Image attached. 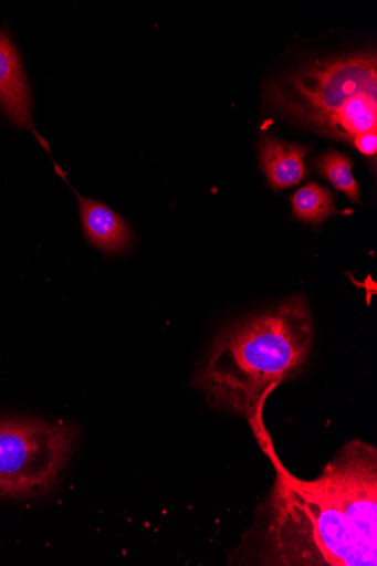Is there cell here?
Returning a JSON list of instances; mask_svg holds the SVG:
<instances>
[{
    "label": "cell",
    "mask_w": 377,
    "mask_h": 566,
    "mask_svg": "<svg viewBox=\"0 0 377 566\" xmlns=\"http://www.w3.org/2000/svg\"><path fill=\"white\" fill-rule=\"evenodd\" d=\"M292 202L294 216L308 223H320L335 212L331 191L313 182L301 188Z\"/></svg>",
    "instance_id": "obj_8"
},
{
    "label": "cell",
    "mask_w": 377,
    "mask_h": 566,
    "mask_svg": "<svg viewBox=\"0 0 377 566\" xmlns=\"http://www.w3.org/2000/svg\"><path fill=\"white\" fill-rule=\"evenodd\" d=\"M308 149L264 137L261 142V164L269 184L284 189L299 185L307 175L304 158Z\"/></svg>",
    "instance_id": "obj_7"
},
{
    "label": "cell",
    "mask_w": 377,
    "mask_h": 566,
    "mask_svg": "<svg viewBox=\"0 0 377 566\" xmlns=\"http://www.w3.org/2000/svg\"><path fill=\"white\" fill-rule=\"evenodd\" d=\"M263 429L261 421L253 430L277 475L237 555L255 565L376 566V449L350 441L317 479L302 481L283 467Z\"/></svg>",
    "instance_id": "obj_1"
},
{
    "label": "cell",
    "mask_w": 377,
    "mask_h": 566,
    "mask_svg": "<svg viewBox=\"0 0 377 566\" xmlns=\"http://www.w3.org/2000/svg\"><path fill=\"white\" fill-rule=\"evenodd\" d=\"M313 343L307 303L294 296L223 331L193 385L208 402L252 421L271 391L304 366Z\"/></svg>",
    "instance_id": "obj_2"
},
{
    "label": "cell",
    "mask_w": 377,
    "mask_h": 566,
    "mask_svg": "<svg viewBox=\"0 0 377 566\" xmlns=\"http://www.w3.org/2000/svg\"><path fill=\"white\" fill-rule=\"evenodd\" d=\"M0 108L18 127L38 133L32 122L31 90L19 51L7 29H0Z\"/></svg>",
    "instance_id": "obj_5"
},
{
    "label": "cell",
    "mask_w": 377,
    "mask_h": 566,
    "mask_svg": "<svg viewBox=\"0 0 377 566\" xmlns=\"http://www.w3.org/2000/svg\"><path fill=\"white\" fill-rule=\"evenodd\" d=\"M81 429L33 419L0 421V497L44 495L55 488Z\"/></svg>",
    "instance_id": "obj_4"
},
{
    "label": "cell",
    "mask_w": 377,
    "mask_h": 566,
    "mask_svg": "<svg viewBox=\"0 0 377 566\" xmlns=\"http://www.w3.org/2000/svg\"><path fill=\"white\" fill-rule=\"evenodd\" d=\"M285 114L318 132L353 139L377 132V62L359 54L315 63L269 92Z\"/></svg>",
    "instance_id": "obj_3"
},
{
    "label": "cell",
    "mask_w": 377,
    "mask_h": 566,
    "mask_svg": "<svg viewBox=\"0 0 377 566\" xmlns=\"http://www.w3.org/2000/svg\"><path fill=\"white\" fill-rule=\"evenodd\" d=\"M86 239L107 254L126 252L132 244L128 224L101 201L77 195Z\"/></svg>",
    "instance_id": "obj_6"
},
{
    "label": "cell",
    "mask_w": 377,
    "mask_h": 566,
    "mask_svg": "<svg viewBox=\"0 0 377 566\" xmlns=\"http://www.w3.org/2000/svg\"><path fill=\"white\" fill-rule=\"evenodd\" d=\"M316 166L338 190L344 191L352 200L359 201V187L353 176V163L348 157L338 151H329L318 159Z\"/></svg>",
    "instance_id": "obj_9"
},
{
    "label": "cell",
    "mask_w": 377,
    "mask_h": 566,
    "mask_svg": "<svg viewBox=\"0 0 377 566\" xmlns=\"http://www.w3.org/2000/svg\"><path fill=\"white\" fill-rule=\"evenodd\" d=\"M356 148L366 157H375L377 150V132H366L353 139Z\"/></svg>",
    "instance_id": "obj_10"
}]
</instances>
